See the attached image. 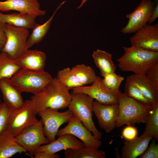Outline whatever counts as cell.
Returning <instances> with one entry per match:
<instances>
[{
	"label": "cell",
	"mask_w": 158,
	"mask_h": 158,
	"mask_svg": "<svg viewBox=\"0 0 158 158\" xmlns=\"http://www.w3.org/2000/svg\"><path fill=\"white\" fill-rule=\"evenodd\" d=\"M69 90L58 78H53L42 90L31 97L36 114L47 108L58 111L68 107L71 100Z\"/></svg>",
	"instance_id": "6da1fadb"
},
{
	"label": "cell",
	"mask_w": 158,
	"mask_h": 158,
	"mask_svg": "<svg viewBox=\"0 0 158 158\" xmlns=\"http://www.w3.org/2000/svg\"><path fill=\"white\" fill-rule=\"evenodd\" d=\"M123 48V54L117 59L118 62L117 66L122 71L146 75L148 69L158 62V52L152 51L132 45Z\"/></svg>",
	"instance_id": "7a4b0ae2"
},
{
	"label": "cell",
	"mask_w": 158,
	"mask_h": 158,
	"mask_svg": "<svg viewBox=\"0 0 158 158\" xmlns=\"http://www.w3.org/2000/svg\"><path fill=\"white\" fill-rule=\"evenodd\" d=\"M118 113L116 127L147 123L152 106L142 104L121 92L118 94Z\"/></svg>",
	"instance_id": "3957f363"
},
{
	"label": "cell",
	"mask_w": 158,
	"mask_h": 158,
	"mask_svg": "<svg viewBox=\"0 0 158 158\" xmlns=\"http://www.w3.org/2000/svg\"><path fill=\"white\" fill-rule=\"evenodd\" d=\"M53 77L48 72L20 68L10 78L21 92L37 94L42 90Z\"/></svg>",
	"instance_id": "277c9868"
},
{
	"label": "cell",
	"mask_w": 158,
	"mask_h": 158,
	"mask_svg": "<svg viewBox=\"0 0 158 158\" xmlns=\"http://www.w3.org/2000/svg\"><path fill=\"white\" fill-rule=\"evenodd\" d=\"M71 95L68 109L96 138L100 140L103 133L96 128L92 118L94 99L84 93L72 92Z\"/></svg>",
	"instance_id": "5b68a950"
},
{
	"label": "cell",
	"mask_w": 158,
	"mask_h": 158,
	"mask_svg": "<svg viewBox=\"0 0 158 158\" xmlns=\"http://www.w3.org/2000/svg\"><path fill=\"white\" fill-rule=\"evenodd\" d=\"M36 115L33 102L31 99L26 100L20 107L11 109L5 130L15 137L39 121Z\"/></svg>",
	"instance_id": "8992f818"
},
{
	"label": "cell",
	"mask_w": 158,
	"mask_h": 158,
	"mask_svg": "<svg viewBox=\"0 0 158 158\" xmlns=\"http://www.w3.org/2000/svg\"><path fill=\"white\" fill-rule=\"evenodd\" d=\"M5 32L6 40L1 51L16 60L28 49L27 42L29 31L24 28L6 23Z\"/></svg>",
	"instance_id": "52a82bcc"
},
{
	"label": "cell",
	"mask_w": 158,
	"mask_h": 158,
	"mask_svg": "<svg viewBox=\"0 0 158 158\" xmlns=\"http://www.w3.org/2000/svg\"><path fill=\"white\" fill-rule=\"evenodd\" d=\"M15 141L27 152L34 155L40 146L50 142L44 135L41 120L28 127L14 137Z\"/></svg>",
	"instance_id": "ba28073f"
},
{
	"label": "cell",
	"mask_w": 158,
	"mask_h": 158,
	"mask_svg": "<svg viewBox=\"0 0 158 158\" xmlns=\"http://www.w3.org/2000/svg\"><path fill=\"white\" fill-rule=\"evenodd\" d=\"M41 118L43 123V131L50 142L56 140L60 126L68 123L73 114L69 109L63 112L47 108L37 114Z\"/></svg>",
	"instance_id": "9c48e42d"
},
{
	"label": "cell",
	"mask_w": 158,
	"mask_h": 158,
	"mask_svg": "<svg viewBox=\"0 0 158 158\" xmlns=\"http://www.w3.org/2000/svg\"><path fill=\"white\" fill-rule=\"evenodd\" d=\"M154 6L152 0H142L133 12L126 15L128 21L121 32L124 34L135 33L147 24Z\"/></svg>",
	"instance_id": "30bf717a"
},
{
	"label": "cell",
	"mask_w": 158,
	"mask_h": 158,
	"mask_svg": "<svg viewBox=\"0 0 158 158\" xmlns=\"http://www.w3.org/2000/svg\"><path fill=\"white\" fill-rule=\"evenodd\" d=\"M102 78L97 76L90 86H83L72 89V92L87 94L98 102L104 104H118V96L121 92L113 91L107 88L103 84Z\"/></svg>",
	"instance_id": "8fae6325"
},
{
	"label": "cell",
	"mask_w": 158,
	"mask_h": 158,
	"mask_svg": "<svg viewBox=\"0 0 158 158\" xmlns=\"http://www.w3.org/2000/svg\"><path fill=\"white\" fill-rule=\"evenodd\" d=\"M72 135L80 139L85 147L98 149L102 142L96 138L75 115L72 116L64 128L58 130L56 136L59 137L66 134Z\"/></svg>",
	"instance_id": "7c38bea8"
},
{
	"label": "cell",
	"mask_w": 158,
	"mask_h": 158,
	"mask_svg": "<svg viewBox=\"0 0 158 158\" xmlns=\"http://www.w3.org/2000/svg\"><path fill=\"white\" fill-rule=\"evenodd\" d=\"M132 46L158 52V24H147L129 39Z\"/></svg>",
	"instance_id": "4fadbf2b"
},
{
	"label": "cell",
	"mask_w": 158,
	"mask_h": 158,
	"mask_svg": "<svg viewBox=\"0 0 158 158\" xmlns=\"http://www.w3.org/2000/svg\"><path fill=\"white\" fill-rule=\"evenodd\" d=\"M93 112L100 127L106 132L109 133L114 129L118 113V104H106L95 100Z\"/></svg>",
	"instance_id": "5bb4252c"
},
{
	"label": "cell",
	"mask_w": 158,
	"mask_h": 158,
	"mask_svg": "<svg viewBox=\"0 0 158 158\" xmlns=\"http://www.w3.org/2000/svg\"><path fill=\"white\" fill-rule=\"evenodd\" d=\"M38 0H6L0 1V11L7 12L14 10L23 13L43 16L46 11L40 9Z\"/></svg>",
	"instance_id": "9a60e30c"
},
{
	"label": "cell",
	"mask_w": 158,
	"mask_h": 158,
	"mask_svg": "<svg viewBox=\"0 0 158 158\" xmlns=\"http://www.w3.org/2000/svg\"><path fill=\"white\" fill-rule=\"evenodd\" d=\"M85 147L84 144L75 136L68 134L59 137L57 139L51 142L40 146L35 151L55 154L63 150L77 149Z\"/></svg>",
	"instance_id": "2e32d148"
},
{
	"label": "cell",
	"mask_w": 158,
	"mask_h": 158,
	"mask_svg": "<svg viewBox=\"0 0 158 158\" xmlns=\"http://www.w3.org/2000/svg\"><path fill=\"white\" fill-rule=\"evenodd\" d=\"M46 59L47 55L44 52L29 49L16 61L21 68L40 71L44 70Z\"/></svg>",
	"instance_id": "e0dca14e"
},
{
	"label": "cell",
	"mask_w": 158,
	"mask_h": 158,
	"mask_svg": "<svg viewBox=\"0 0 158 158\" xmlns=\"http://www.w3.org/2000/svg\"><path fill=\"white\" fill-rule=\"evenodd\" d=\"M0 90L4 103L10 109L21 107L24 103L21 93L14 85L10 78H5L0 81Z\"/></svg>",
	"instance_id": "ac0fdd59"
},
{
	"label": "cell",
	"mask_w": 158,
	"mask_h": 158,
	"mask_svg": "<svg viewBox=\"0 0 158 158\" xmlns=\"http://www.w3.org/2000/svg\"><path fill=\"white\" fill-rule=\"evenodd\" d=\"M152 138L140 136L131 140H126L121 150V157L135 158L140 156L147 150Z\"/></svg>",
	"instance_id": "d6986e66"
},
{
	"label": "cell",
	"mask_w": 158,
	"mask_h": 158,
	"mask_svg": "<svg viewBox=\"0 0 158 158\" xmlns=\"http://www.w3.org/2000/svg\"><path fill=\"white\" fill-rule=\"evenodd\" d=\"M10 132L4 130L0 134V158H8L17 153L27 151L15 141Z\"/></svg>",
	"instance_id": "ffe728a7"
},
{
	"label": "cell",
	"mask_w": 158,
	"mask_h": 158,
	"mask_svg": "<svg viewBox=\"0 0 158 158\" xmlns=\"http://www.w3.org/2000/svg\"><path fill=\"white\" fill-rule=\"evenodd\" d=\"M126 80L139 90L152 103V106L158 104V94L148 81L146 75L134 74L128 76Z\"/></svg>",
	"instance_id": "44dd1931"
},
{
	"label": "cell",
	"mask_w": 158,
	"mask_h": 158,
	"mask_svg": "<svg viewBox=\"0 0 158 158\" xmlns=\"http://www.w3.org/2000/svg\"><path fill=\"white\" fill-rule=\"evenodd\" d=\"M36 15L20 13L5 14L0 11V21L14 26L32 29L37 24Z\"/></svg>",
	"instance_id": "7402d4cb"
},
{
	"label": "cell",
	"mask_w": 158,
	"mask_h": 158,
	"mask_svg": "<svg viewBox=\"0 0 158 158\" xmlns=\"http://www.w3.org/2000/svg\"><path fill=\"white\" fill-rule=\"evenodd\" d=\"M112 56L111 53L99 49L93 51L92 56L94 62L103 77L107 74L115 71L116 67L112 60Z\"/></svg>",
	"instance_id": "603a6c76"
},
{
	"label": "cell",
	"mask_w": 158,
	"mask_h": 158,
	"mask_svg": "<svg viewBox=\"0 0 158 158\" xmlns=\"http://www.w3.org/2000/svg\"><path fill=\"white\" fill-rule=\"evenodd\" d=\"M63 2L58 6L50 18L42 25L37 23L32 29V31L29 35L27 42V48L29 49L34 45L40 42L47 33L52 19L57 11L64 3Z\"/></svg>",
	"instance_id": "cb8c5ba5"
},
{
	"label": "cell",
	"mask_w": 158,
	"mask_h": 158,
	"mask_svg": "<svg viewBox=\"0 0 158 158\" xmlns=\"http://www.w3.org/2000/svg\"><path fill=\"white\" fill-rule=\"evenodd\" d=\"M65 158H105V152L98 149L85 147L77 149H68L64 153Z\"/></svg>",
	"instance_id": "d4e9b609"
},
{
	"label": "cell",
	"mask_w": 158,
	"mask_h": 158,
	"mask_svg": "<svg viewBox=\"0 0 158 158\" xmlns=\"http://www.w3.org/2000/svg\"><path fill=\"white\" fill-rule=\"evenodd\" d=\"M20 68L16 60L4 52L0 53V81L3 78H11Z\"/></svg>",
	"instance_id": "484cf974"
},
{
	"label": "cell",
	"mask_w": 158,
	"mask_h": 158,
	"mask_svg": "<svg viewBox=\"0 0 158 158\" xmlns=\"http://www.w3.org/2000/svg\"><path fill=\"white\" fill-rule=\"evenodd\" d=\"M71 70L83 86L92 83L97 77L94 70L90 66L84 64L77 65Z\"/></svg>",
	"instance_id": "4316f807"
},
{
	"label": "cell",
	"mask_w": 158,
	"mask_h": 158,
	"mask_svg": "<svg viewBox=\"0 0 158 158\" xmlns=\"http://www.w3.org/2000/svg\"><path fill=\"white\" fill-rule=\"evenodd\" d=\"M152 109L141 137L151 136L158 139V104L152 106Z\"/></svg>",
	"instance_id": "83f0119b"
},
{
	"label": "cell",
	"mask_w": 158,
	"mask_h": 158,
	"mask_svg": "<svg viewBox=\"0 0 158 158\" xmlns=\"http://www.w3.org/2000/svg\"><path fill=\"white\" fill-rule=\"evenodd\" d=\"M68 90L83 86L69 68H64L58 71L57 77Z\"/></svg>",
	"instance_id": "f1b7e54d"
},
{
	"label": "cell",
	"mask_w": 158,
	"mask_h": 158,
	"mask_svg": "<svg viewBox=\"0 0 158 158\" xmlns=\"http://www.w3.org/2000/svg\"><path fill=\"white\" fill-rule=\"evenodd\" d=\"M125 93L139 102L147 105L152 106V103L146 98L139 90L127 80L125 84Z\"/></svg>",
	"instance_id": "f546056e"
},
{
	"label": "cell",
	"mask_w": 158,
	"mask_h": 158,
	"mask_svg": "<svg viewBox=\"0 0 158 158\" xmlns=\"http://www.w3.org/2000/svg\"><path fill=\"white\" fill-rule=\"evenodd\" d=\"M103 77L102 82L107 88L114 91L120 90V85L124 80L123 77L114 72L107 74Z\"/></svg>",
	"instance_id": "4dcf8cb0"
},
{
	"label": "cell",
	"mask_w": 158,
	"mask_h": 158,
	"mask_svg": "<svg viewBox=\"0 0 158 158\" xmlns=\"http://www.w3.org/2000/svg\"><path fill=\"white\" fill-rule=\"evenodd\" d=\"M146 76L148 82L158 94V62L148 69Z\"/></svg>",
	"instance_id": "1f68e13d"
},
{
	"label": "cell",
	"mask_w": 158,
	"mask_h": 158,
	"mask_svg": "<svg viewBox=\"0 0 158 158\" xmlns=\"http://www.w3.org/2000/svg\"><path fill=\"white\" fill-rule=\"evenodd\" d=\"M11 110L4 102L0 104V134L5 130Z\"/></svg>",
	"instance_id": "d6a6232c"
},
{
	"label": "cell",
	"mask_w": 158,
	"mask_h": 158,
	"mask_svg": "<svg viewBox=\"0 0 158 158\" xmlns=\"http://www.w3.org/2000/svg\"><path fill=\"white\" fill-rule=\"evenodd\" d=\"M139 158H158V145L154 140L152 141L148 149L139 157Z\"/></svg>",
	"instance_id": "836d02e7"
},
{
	"label": "cell",
	"mask_w": 158,
	"mask_h": 158,
	"mask_svg": "<svg viewBox=\"0 0 158 158\" xmlns=\"http://www.w3.org/2000/svg\"><path fill=\"white\" fill-rule=\"evenodd\" d=\"M138 133V130L136 128L130 125H128L123 129L121 138L126 140H131L137 137Z\"/></svg>",
	"instance_id": "e575fe53"
},
{
	"label": "cell",
	"mask_w": 158,
	"mask_h": 158,
	"mask_svg": "<svg viewBox=\"0 0 158 158\" xmlns=\"http://www.w3.org/2000/svg\"><path fill=\"white\" fill-rule=\"evenodd\" d=\"M6 23L0 21V51H1L6 43V37L5 32Z\"/></svg>",
	"instance_id": "d590c367"
},
{
	"label": "cell",
	"mask_w": 158,
	"mask_h": 158,
	"mask_svg": "<svg viewBox=\"0 0 158 158\" xmlns=\"http://www.w3.org/2000/svg\"><path fill=\"white\" fill-rule=\"evenodd\" d=\"M34 158H59L60 155L42 152L35 151L34 154Z\"/></svg>",
	"instance_id": "8d00e7d4"
},
{
	"label": "cell",
	"mask_w": 158,
	"mask_h": 158,
	"mask_svg": "<svg viewBox=\"0 0 158 158\" xmlns=\"http://www.w3.org/2000/svg\"><path fill=\"white\" fill-rule=\"evenodd\" d=\"M158 17V1H156V4L154 6V8L152 15L148 23L151 24Z\"/></svg>",
	"instance_id": "74e56055"
},
{
	"label": "cell",
	"mask_w": 158,
	"mask_h": 158,
	"mask_svg": "<svg viewBox=\"0 0 158 158\" xmlns=\"http://www.w3.org/2000/svg\"><path fill=\"white\" fill-rule=\"evenodd\" d=\"M88 0H82V1L80 4L77 7V9H80L81 8L84 3Z\"/></svg>",
	"instance_id": "f35d334b"
},
{
	"label": "cell",
	"mask_w": 158,
	"mask_h": 158,
	"mask_svg": "<svg viewBox=\"0 0 158 158\" xmlns=\"http://www.w3.org/2000/svg\"><path fill=\"white\" fill-rule=\"evenodd\" d=\"M1 100H0V104L1 103Z\"/></svg>",
	"instance_id": "ab89813d"
},
{
	"label": "cell",
	"mask_w": 158,
	"mask_h": 158,
	"mask_svg": "<svg viewBox=\"0 0 158 158\" xmlns=\"http://www.w3.org/2000/svg\"><path fill=\"white\" fill-rule=\"evenodd\" d=\"M154 0L155 1H158V0Z\"/></svg>",
	"instance_id": "60d3db41"
},
{
	"label": "cell",
	"mask_w": 158,
	"mask_h": 158,
	"mask_svg": "<svg viewBox=\"0 0 158 158\" xmlns=\"http://www.w3.org/2000/svg\"><path fill=\"white\" fill-rule=\"evenodd\" d=\"M1 96L0 93V98H1Z\"/></svg>",
	"instance_id": "b9f144b4"
}]
</instances>
